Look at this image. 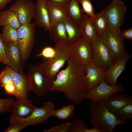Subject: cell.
<instances>
[{"mask_svg": "<svg viewBox=\"0 0 132 132\" xmlns=\"http://www.w3.org/2000/svg\"><path fill=\"white\" fill-rule=\"evenodd\" d=\"M56 75L49 90L62 92L68 100L77 104L83 101L87 92L84 68L74 56Z\"/></svg>", "mask_w": 132, "mask_h": 132, "instance_id": "cell-1", "label": "cell"}, {"mask_svg": "<svg viewBox=\"0 0 132 132\" xmlns=\"http://www.w3.org/2000/svg\"><path fill=\"white\" fill-rule=\"evenodd\" d=\"M55 53L52 58L45 59L38 66L41 72L53 78L66 63L74 56L71 44L67 40L55 43Z\"/></svg>", "mask_w": 132, "mask_h": 132, "instance_id": "cell-2", "label": "cell"}, {"mask_svg": "<svg viewBox=\"0 0 132 132\" xmlns=\"http://www.w3.org/2000/svg\"><path fill=\"white\" fill-rule=\"evenodd\" d=\"M89 106L90 124L93 127L99 130L100 132H112L116 126L126 123L117 118L100 101L91 102Z\"/></svg>", "mask_w": 132, "mask_h": 132, "instance_id": "cell-3", "label": "cell"}, {"mask_svg": "<svg viewBox=\"0 0 132 132\" xmlns=\"http://www.w3.org/2000/svg\"><path fill=\"white\" fill-rule=\"evenodd\" d=\"M35 26L33 22L22 25L17 29V45L21 54L24 66L26 60L30 56L35 40Z\"/></svg>", "mask_w": 132, "mask_h": 132, "instance_id": "cell-4", "label": "cell"}, {"mask_svg": "<svg viewBox=\"0 0 132 132\" xmlns=\"http://www.w3.org/2000/svg\"><path fill=\"white\" fill-rule=\"evenodd\" d=\"M121 32L120 29L108 25L106 31L100 35L110 51L113 64L127 53Z\"/></svg>", "mask_w": 132, "mask_h": 132, "instance_id": "cell-5", "label": "cell"}, {"mask_svg": "<svg viewBox=\"0 0 132 132\" xmlns=\"http://www.w3.org/2000/svg\"><path fill=\"white\" fill-rule=\"evenodd\" d=\"M55 105L53 102L45 101L40 107H35L31 114L28 117L21 118L11 116L10 123L22 122L28 125H35L43 123L52 116V111L55 110Z\"/></svg>", "mask_w": 132, "mask_h": 132, "instance_id": "cell-6", "label": "cell"}, {"mask_svg": "<svg viewBox=\"0 0 132 132\" xmlns=\"http://www.w3.org/2000/svg\"><path fill=\"white\" fill-rule=\"evenodd\" d=\"M92 48V59L97 66L106 71L113 64L110 51L101 36L90 42Z\"/></svg>", "mask_w": 132, "mask_h": 132, "instance_id": "cell-7", "label": "cell"}, {"mask_svg": "<svg viewBox=\"0 0 132 132\" xmlns=\"http://www.w3.org/2000/svg\"><path fill=\"white\" fill-rule=\"evenodd\" d=\"M28 74L31 81V91L39 96L46 94L49 90L53 78L43 74L39 66L34 65L29 66Z\"/></svg>", "mask_w": 132, "mask_h": 132, "instance_id": "cell-8", "label": "cell"}, {"mask_svg": "<svg viewBox=\"0 0 132 132\" xmlns=\"http://www.w3.org/2000/svg\"><path fill=\"white\" fill-rule=\"evenodd\" d=\"M104 10L107 18L108 25L120 29L124 22V15L127 7L121 0H112Z\"/></svg>", "mask_w": 132, "mask_h": 132, "instance_id": "cell-9", "label": "cell"}, {"mask_svg": "<svg viewBox=\"0 0 132 132\" xmlns=\"http://www.w3.org/2000/svg\"><path fill=\"white\" fill-rule=\"evenodd\" d=\"M123 87L117 84L114 86L108 84L104 80L89 91L87 92L85 99L96 102L104 100L112 94L123 91Z\"/></svg>", "mask_w": 132, "mask_h": 132, "instance_id": "cell-10", "label": "cell"}, {"mask_svg": "<svg viewBox=\"0 0 132 132\" xmlns=\"http://www.w3.org/2000/svg\"><path fill=\"white\" fill-rule=\"evenodd\" d=\"M34 9V3L31 0H15L9 8L16 14L21 25L31 23Z\"/></svg>", "mask_w": 132, "mask_h": 132, "instance_id": "cell-11", "label": "cell"}, {"mask_svg": "<svg viewBox=\"0 0 132 132\" xmlns=\"http://www.w3.org/2000/svg\"><path fill=\"white\" fill-rule=\"evenodd\" d=\"M71 45L74 56L82 65H85L93 61L91 43L84 37L82 36Z\"/></svg>", "mask_w": 132, "mask_h": 132, "instance_id": "cell-12", "label": "cell"}, {"mask_svg": "<svg viewBox=\"0 0 132 132\" xmlns=\"http://www.w3.org/2000/svg\"><path fill=\"white\" fill-rule=\"evenodd\" d=\"M83 66L88 92L104 80L106 71L93 61Z\"/></svg>", "mask_w": 132, "mask_h": 132, "instance_id": "cell-13", "label": "cell"}, {"mask_svg": "<svg viewBox=\"0 0 132 132\" xmlns=\"http://www.w3.org/2000/svg\"><path fill=\"white\" fill-rule=\"evenodd\" d=\"M33 22L35 26L49 32L51 25L48 3L46 0H36Z\"/></svg>", "mask_w": 132, "mask_h": 132, "instance_id": "cell-14", "label": "cell"}, {"mask_svg": "<svg viewBox=\"0 0 132 132\" xmlns=\"http://www.w3.org/2000/svg\"><path fill=\"white\" fill-rule=\"evenodd\" d=\"M7 67L15 85L18 96V98L27 99L28 93L31 91L32 88L31 81L29 75L23 73H18L10 67Z\"/></svg>", "mask_w": 132, "mask_h": 132, "instance_id": "cell-15", "label": "cell"}, {"mask_svg": "<svg viewBox=\"0 0 132 132\" xmlns=\"http://www.w3.org/2000/svg\"><path fill=\"white\" fill-rule=\"evenodd\" d=\"M5 51L9 62L8 66L16 72L23 73V65L19 48L17 45L5 42Z\"/></svg>", "mask_w": 132, "mask_h": 132, "instance_id": "cell-16", "label": "cell"}, {"mask_svg": "<svg viewBox=\"0 0 132 132\" xmlns=\"http://www.w3.org/2000/svg\"><path fill=\"white\" fill-rule=\"evenodd\" d=\"M131 56V55L127 53L111 65L106 71L105 81L111 86L116 85L117 78L125 71L126 63Z\"/></svg>", "mask_w": 132, "mask_h": 132, "instance_id": "cell-17", "label": "cell"}, {"mask_svg": "<svg viewBox=\"0 0 132 132\" xmlns=\"http://www.w3.org/2000/svg\"><path fill=\"white\" fill-rule=\"evenodd\" d=\"M100 101L110 112L114 114L121 107L132 104V97L126 94L115 93Z\"/></svg>", "mask_w": 132, "mask_h": 132, "instance_id": "cell-18", "label": "cell"}, {"mask_svg": "<svg viewBox=\"0 0 132 132\" xmlns=\"http://www.w3.org/2000/svg\"><path fill=\"white\" fill-rule=\"evenodd\" d=\"M35 107L32 101L27 99L17 98L12 104L11 116L21 118H26L31 114Z\"/></svg>", "mask_w": 132, "mask_h": 132, "instance_id": "cell-19", "label": "cell"}, {"mask_svg": "<svg viewBox=\"0 0 132 132\" xmlns=\"http://www.w3.org/2000/svg\"><path fill=\"white\" fill-rule=\"evenodd\" d=\"M48 3L51 26L57 22L68 21L67 4Z\"/></svg>", "mask_w": 132, "mask_h": 132, "instance_id": "cell-20", "label": "cell"}, {"mask_svg": "<svg viewBox=\"0 0 132 132\" xmlns=\"http://www.w3.org/2000/svg\"><path fill=\"white\" fill-rule=\"evenodd\" d=\"M77 0H70L67 4L68 21L80 26L84 14Z\"/></svg>", "mask_w": 132, "mask_h": 132, "instance_id": "cell-21", "label": "cell"}, {"mask_svg": "<svg viewBox=\"0 0 132 132\" xmlns=\"http://www.w3.org/2000/svg\"><path fill=\"white\" fill-rule=\"evenodd\" d=\"M0 85L6 94L13 95L18 98L15 85L7 66L5 67L0 74Z\"/></svg>", "mask_w": 132, "mask_h": 132, "instance_id": "cell-22", "label": "cell"}, {"mask_svg": "<svg viewBox=\"0 0 132 132\" xmlns=\"http://www.w3.org/2000/svg\"><path fill=\"white\" fill-rule=\"evenodd\" d=\"M80 27L82 36L90 42L94 41L98 37V35L90 18L86 14H84Z\"/></svg>", "mask_w": 132, "mask_h": 132, "instance_id": "cell-23", "label": "cell"}, {"mask_svg": "<svg viewBox=\"0 0 132 132\" xmlns=\"http://www.w3.org/2000/svg\"><path fill=\"white\" fill-rule=\"evenodd\" d=\"M49 32L50 39L55 43L67 40V35L63 22H57L51 25Z\"/></svg>", "mask_w": 132, "mask_h": 132, "instance_id": "cell-24", "label": "cell"}, {"mask_svg": "<svg viewBox=\"0 0 132 132\" xmlns=\"http://www.w3.org/2000/svg\"><path fill=\"white\" fill-rule=\"evenodd\" d=\"M7 25L16 29L21 25L16 14L9 9L0 11V26Z\"/></svg>", "mask_w": 132, "mask_h": 132, "instance_id": "cell-25", "label": "cell"}, {"mask_svg": "<svg viewBox=\"0 0 132 132\" xmlns=\"http://www.w3.org/2000/svg\"><path fill=\"white\" fill-rule=\"evenodd\" d=\"M90 18L98 35H101L104 34L108 27V20L104 9L96 14L94 18Z\"/></svg>", "mask_w": 132, "mask_h": 132, "instance_id": "cell-26", "label": "cell"}, {"mask_svg": "<svg viewBox=\"0 0 132 132\" xmlns=\"http://www.w3.org/2000/svg\"><path fill=\"white\" fill-rule=\"evenodd\" d=\"M64 22L67 35V40L69 43H74L82 36L80 26L68 20Z\"/></svg>", "mask_w": 132, "mask_h": 132, "instance_id": "cell-27", "label": "cell"}, {"mask_svg": "<svg viewBox=\"0 0 132 132\" xmlns=\"http://www.w3.org/2000/svg\"><path fill=\"white\" fill-rule=\"evenodd\" d=\"M2 32L1 35L4 42H9L17 45V29L7 25L2 27Z\"/></svg>", "mask_w": 132, "mask_h": 132, "instance_id": "cell-28", "label": "cell"}, {"mask_svg": "<svg viewBox=\"0 0 132 132\" xmlns=\"http://www.w3.org/2000/svg\"><path fill=\"white\" fill-rule=\"evenodd\" d=\"M74 106L69 105L62 107L58 110H53L52 113V116L55 117L60 120H65L69 118L73 114Z\"/></svg>", "mask_w": 132, "mask_h": 132, "instance_id": "cell-29", "label": "cell"}, {"mask_svg": "<svg viewBox=\"0 0 132 132\" xmlns=\"http://www.w3.org/2000/svg\"><path fill=\"white\" fill-rule=\"evenodd\" d=\"M114 114L117 118L126 122L127 119L132 117V104L121 107Z\"/></svg>", "mask_w": 132, "mask_h": 132, "instance_id": "cell-30", "label": "cell"}, {"mask_svg": "<svg viewBox=\"0 0 132 132\" xmlns=\"http://www.w3.org/2000/svg\"><path fill=\"white\" fill-rule=\"evenodd\" d=\"M88 128L87 125L83 120L80 118H76L74 119L71 122L68 132H85Z\"/></svg>", "mask_w": 132, "mask_h": 132, "instance_id": "cell-31", "label": "cell"}, {"mask_svg": "<svg viewBox=\"0 0 132 132\" xmlns=\"http://www.w3.org/2000/svg\"><path fill=\"white\" fill-rule=\"evenodd\" d=\"M82 7L83 12L86 14L90 18L93 19L95 16L93 7L90 0H77Z\"/></svg>", "mask_w": 132, "mask_h": 132, "instance_id": "cell-32", "label": "cell"}, {"mask_svg": "<svg viewBox=\"0 0 132 132\" xmlns=\"http://www.w3.org/2000/svg\"><path fill=\"white\" fill-rule=\"evenodd\" d=\"M14 101L11 98H0V113L11 112Z\"/></svg>", "mask_w": 132, "mask_h": 132, "instance_id": "cell-33", "label": "cell"}, {"mask_svg": "<svg viewBox=\"0 0 132 132\" xmlns=\"http://www.w3.org/2000/svg\"><path fill=\"white\" fill-rule=\"evenodd\" d=\"M71 122L67 121L65 123L57 125L50 128L45 129L44 132H68Z\"/></svg>", "mask_w": 132, "mask_h": 132, "instance_id": "cell-34", "label": "cell"}, {"mask_svg": "<svg viewBox=\"0 0 132 132\" xmlns=\"http://www.w3.org/2000/svg\"><path fill=\"white\" fill-rule=\"evenodd\" d=\"M0 62L8 66L9 62L6 53L5 42L3 40L1 34L0 33Z\"/></svg>", "mask_w": 132, "mask_h": 132, "instance_id": "cell-35", "label": "cell"}, {"mask_svg": "<svg viewBox=\"0 0 132 132\" xmlns=\"http://www.w3.org/2000/svg\"><path fill=\"white\" fill-rule=\"evenodd\" d=\"M55 53V50L54 47L48 46L42 49L38 56L44 57L45 59H50L53 57Z\"/></svg>", "mask_w": 132, "mask_h": 132, "instance_id": "cell-36", "label": "cell"}, {"mask_svg": "<svg viewBox=\"0 0 132 132\" xmlns=\"http://www.w3.org/2000/svg\"><path fill=\"white\" fill-rule=\"evenodd\" d=\"M9 127L4 132H19L28 125L25 123L18 122L10 123Z\"/></svg>", "mask_w": 132, "mask_h": 132, "instance_id": "cell-37", "label": "cell"}, {"mask_svg": "<svg viewBox=\"0 0 132 132\" xmlns=\"http://www.w3.org/2000/svg\"><path fill=\"white\" fill-rule=\"evenodd\" d=\"M121 34L122 37L124 39L132 40V28L125 30L122 32Z\"/></svg>", "mask_w": 132, "mask_h": 132, "instance_id": "cell-38", "label": "cell"}, {"mask_svg": "<svg viewBox=\"0 0 132 132\" xmlns=\"http://www.w3.org/2000/svg\"><path fill=\"white\" fill-rule=\"evenodd\" d=\"M48 3L57 4H65L67 3L70 0H46Z\"/></svg>", "mask_w": 132, "mask_h": 132, "instance_id": "cell-39", "label": "cell"}, {"mask_svg": "<svg viewBox=\"0 0 132 132\" xmlns=\"http://www.w3.org/2000/svg\"><path fill=\"white\" fill-rule=\"evenodd\" d=\"M12 0H0V10L4 9L7 4Z\"/></svg>", "mask_w": 132, "mask_h": 132, "instance_id": "cell-40", "label": "cell"}, {"mask_svg": "<svg viewBox=\"0 0 132 132\" xmlns=\"http://www.w3.org/2000/svg\"><path fill=\"white\" fill-rule=\"evenodd\" d=\"M85 132H100V131L97 129L93 127V128L86 129Z\"/></svg>", "mask_w": 132, "mask_h": 132, "instance_id": "cell-41", "label": "cell"}]
</instances>
